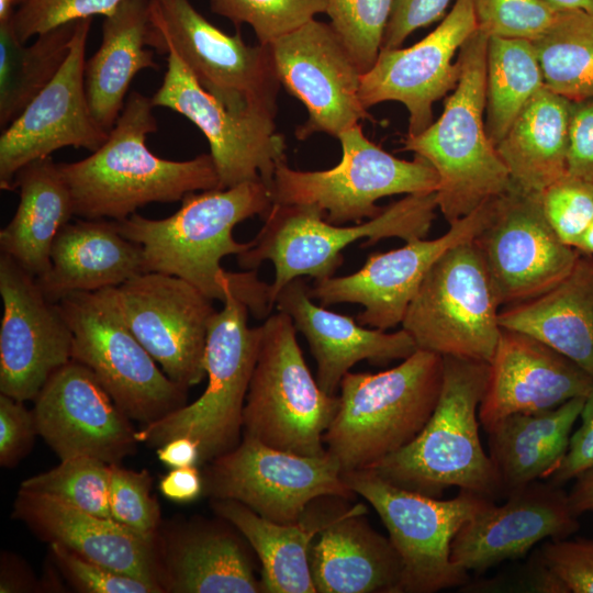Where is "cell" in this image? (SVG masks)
<instances>
[{
	"label": "cell",
	"instance_id": "6da1fadb",
	"mask_svg": "<svg viewBox=\"0 0 593 593\" xmlns=\"http://www.w3.org/2000/svg\"><path fill=\"white\" fill-rule=\"evenodd\" d=\"M180 209L164 219L134 213L114 221L125 238L142 246L145 272L178 277L211 300L224 301L228 283L253 316L270 314L269 284L256 270L227 271L221 261L250 247L233 236L234 227L255 215L264 217L273 202L270 188L262 181H247L226 189L188 193Z\"/></svg>",
	"mask_w": 593,
	"mask_h": 593
},
{
	"label": "cell",
	"instance_id": "7a4b0ae2",
	"mask_svg": "<svg viewBox=\"0 0 593 593\" xmlns=\"http://www.w3.org/2000/svg\"><path fill=\"white\" fill-rule=\"evenodd\" d=\"M154 108L152 98L131 92L103 145L81 160L57 164L76 216L121 221L149 203L220 188L211 154L169 160L148 149L147 136L157 130Z\"/></svg>",
	"mask_w": 593,
	"mask_h": 593
},
{
	"label": "cell",
	"instance_id": "3957f363",
	"mask_svg": "<svg viewBox=\"0 0 593 593\" xmlns=\"http://www.w3.org/2000/svg\"><path fill=\"white\" fill-rule=\"evenodd\" d=\"M437 404L417 436L369 470L402 489L439 499L457 486L492 500L503 497L492 460L479 435V407L490 365L443 356Z\"/></svg>",
	"mask_w": 593,
	"mask_h": 593
},
{
	"label": "cell",
	"instance_id": "277c9868",
	"mask_svg": "<svg viewBox=\"0 0 593 593\" xmlns=\"http://www.w3.org/2000/svg\"><path fill=\"white\" fill-rule=\"evenodd\" d=\"M477 29L458 54L460 76L439 119L403 139V150L426 159L438 176V210L448 224L473 212L511 184L510 174L485 127L486 47Z\"/></svg>",
	"mask_w": 593,
	"mask_h": 593
},
{
	"label": "cell",
	"instance_id": "5b68a950",
	"mask_svg": "<svg viewBox=\"0 0 593 593\" xmlns=\"http://www.w3.org/2000/svg\"><path fill=\"white\" fill-rule=\"evenodd\" d=\"M443 368V356L417 349L391 369L344 376L323 435L342 473L370 469L417 436L437 404Z\"/></svg>",
	"mask_w": 593,
	"mask_h": 593
},
{
	"label": "cell",
	"instance_id": "8992f818",
	"mask_svg": "<svg viewBox=\"0 0 593 593\" xmlns=\"http://www.w3.org/2000/svg\"><path fill=\"white\" fill-rule=\"evenodd\" d=\"M437 209L436 192L407 194L377 216L344 226L327 222L325 212L314 205L273 203L250 247L237 255V262L244 270L272 262L269 300L273 306L290 281L303 276L315 280L333 277L344 261L343 249L358 239H366V247L390 237L405 243L426 238Z\"/></svg>",
	"mask_w": 593,
	"mask_h": 593
},
{
	"label": "cell",
	"instance_id": "52a82bcc",
	"mask_svg": "<svg viewBox=\"0 0 593 593\" xmlns=\"http://www.w3.org/2000/svg\"><path fill=\"white\" fill-rule=\"evenodd\" d=\"M221 311L213 315L205 345L208 384L192 403L136 430L138 443L157 448L178 436L200 445L199 466L234 449L243 436V410L258 357L261 326L249 327V309L228 283Z\"/></svg>",
	"mask_w": 593,
	"mask_h": 593
},
{
	"label": "cell",
	"instance_id": "ba28073f",
	"mask_svg": "<svg viewBox=\"0 0 593 593\" xmlns=\"http://www.w3.org/2000/svg\"><path fill=\"white\" fill-rule=\"evenodd\" d=\"M260 326L243 436L301 456L326 455L323 435L338 411V394L326 393L313 378L288 314H270Z\"/></svg>",
	"mask_w": 593,
	"mask_h": 593
},
{
	"label": "cell",
	"instance_id": "9c48e42d",
	"mask_svg": "<svg viewBox=\"0 0 593 593\" xmlns=\"http://www.w3.org/2000/svg\"><path fill=\"white\" fill-rule=\"evenodd\" d=\"M72 333L71 359L89 368L115 404L146 425L183 406L174 382L126 325L114 288L78 292L58 302Z\"/></svg>",
	"mask_w": 593,
	"mask_h": 593
},
{
	"label": "cell",
	"instance_id": "30bf717a",
	"mask_svg": "<svg viewBox=\"0 0 593 593\" xmlns=\"http://www.w3.org/2000/svg\"><path fill=\"white\" fill-rule=\"evenodd\" d=\"M147 46L174 51L201 86L230 110L277 115L280 81L268 45L225 34L189 0H149Z\"/></svg>",
	"mask_w": 593,
	"mask_h": 593
},
{
	"label": "cell",
	"instance_id": "8fae6325",
	"mask_svg": "<svg viewBox=\"0 0 593 593\" xmlns=\"http://www.w3.org/2000/svg\"><path fill=\"white\" fill-rule=\"evenodd\" d=\"M337 138L342 159L331 169L301 171L286 160L278 164L270 188L275 204L314 205L327 222L344 225L380 214L377 201L384 197L437 191V172L426 159L396 158L368 139L359 123Z\"/></svg>",
	"mask_w": 593,
	"mask_h": 593
},
{
	"label": "cell",
	"instance_id": "7c38bea8",
	"mask_svg": "<svg viewBox=\"0 0 593 593\" xmlns=\"http://www.w3.org/2000/svg\"><path fill=\"white\" fill-rule=\"evenodd\" d=\"M342 475L371 504L389 533L403 567L400 593H434L469 582L468 572L450 559L451 541L494 500L467 490L450 500L430 497L391 484L369 469Z\"/></svg>",
	"mask_w": 593,
	"mask_h": 593
},
{
	"label": "cell",
	"instance_id": "4fadbf2b",
	"mask_svg": "<svg viewBox=\"0 0 593 593\" xmlns=\"http://www.w3.org/2000/svg\"><path fill=\"white\" fill-rule=\"evenodd\" d=\"M502 309L472 240L446 250L433 265L401 323L417 349L490 362Z\"/></svg>",
	"mask_w": 593,
	"mask_h": 593
},
{
	"label": "cell",
	"instance_id": "5bb4252c",
	"mask_svg": "<svg viewBox=\"0 0 593 593\" xmlns=\"http://www.w3.org/2000/svg\"><path fill=\"white\" fill-rule=\"evenodd\" d=\"M202 478L204 495L240 502L281 524L300 521L316 497L355 496L331 455L301 456L246 436L234 449L208 462Z\"/></svg>",
	"mask_w": 593,
	"mask_h": 593
},
{
	"label": "cell",
	"instance_id": "9a60e30c",
	"mask_svg": "<svg viewBox=\"0 0 593 593\" xmlns=\"http://www.w3.org/2000/svg\"><path fill=\"white\" fill-rule=\"evenodd\" d=\"M502 307L534 299L561 281L579 251L549 224L541 193L514 184L490 200L488 216L472 239Z\"/></svg>",
	"mask_w": 593,
	"mask_h": 593
},
{
	"label": "cell",
	"instance_id": "2e32d148",
	"mask_svg": "<svg viewBox=\"0 0 593 593\" xmlns=\"http://www.w3.org/2000/svg\"><path fill=\"white\" fill-rule=\"evenodd\" d=\"M167 70L152 97L154 107L170 109L190 120L210 145L220 189L247 181L271 188L276 168L286 160V141L275 119L254 112H236L205 90L174 52L167 53Z\"/></svg>",
	"mask_w": 593,
	"mask_h": 593
},
{
	"label": "cell",
	"instance_id": "e0dca14e",
	"mask_svg": "<svg viewBox=\"0 0 593 593\" xmlns=\"http://www.w3.org/2000/svg\"><path fill=\"white\" fill-rule=\"evenodd\" d=\"M120 312L132 333L163 371L188 390L206 376L204 357L212 300L189 282L143 272L114 288Z\"/></svg>",
	"mask_w": 593,
	"mask_h": 593
},
{
	"label": "cell",
	"instance_id": "ac0fdd59",
	"mask_svg": "<svg viewBox=\"0 0 593 593\" xmlns=\"http://www.w3.org/2000/svg\"><path fill=\"white\" fill-rule=\"evenodd\" d=\"M268 46L280 85L309 113L295 130L299 139L315 133L337 138L371 119L359 99L362 74L329 23L312 19Z\"/></svg>",
	"mask_w": 593,
	"mask_h": 593
},
{
	"label": "cell",
	"instance_id": "d6986e66",
	"mask_svg": "<svg viewBox=\"0 0 593 593\" xmlns=\"http://www.w3.org/2000/svg\"><path fill=\"white\" fill-rule=\"evenodd\" d=\"M91 18L77 22L69 54L56 76L0 136V188L12 190L16 172L64 147L91 153L108 139L93 118L85 88L86 44Z\"/></svg>",
	"mask_w": 593,
	"mask_h": 593
},
{
	"label": "cell",
	"instance_id": "ffe728a7",
	"mask_svg": "<svg viewBox=\"0 0 593 593\" xmlns=\"http://www.w3.org/2000/svg\"><path fill=\"white\" fill-rule=\"evenodd\" d=\"M0 295V392L21 402L35 400L52 374L71 360V329L35 277L2 253Z\"/></svg>",
	"mask_w": 593,
	"mask_h": 593
},
{
	"label": "cell",
	"instance_id": "44dd1931",
	"mask_svg": "<svg viewBox=\"0 0 593 593\" xmlns=\"http://www.w3.org/2000/svg\"><path fill=\"white\" fill-rule=\"evenodd\" d=\"M490 200L467 216L449 224L439 237L406 242L404 246L368 256L354 273L316 280L310 288L321 305L356 303L363 307L355 320L368 327L388 331L401 325L424 278L449 248L472 240L482 227Z\"/></svg>",
	"mask_w": 593,
	"mask_h": 593
},
{
	"label": "cell",
	"instance_id": "7402d4cb",
	"mask_svg": "<svg viewBox=\"0 0 593 593\" xmlns=\"http://www.w3.org/2000/svg\"><path fill=\"white\" fill-rule=\"evenodd\" d=\"M478 29L472 0H456L440 24L413 46L381 48L374 65L361 76L359 99L366 110L396 101L409 112L406 136L433 121V104L452 91L460 65L452 58Z\"/></svg>",
	"mask_w": 593,
	"mask_h": 593
},
{
	"label": "cell",
	"instance_id": "603a6c76",
	"mask_svg": "<svg viewBox=\"0 0 593 593\" xmlns=\"http://www.w3.org/2000/svg\"><path fill=\"white\" fill-rule=\"evenodd\" d=\"M38 435L60 460L86 456L109 465L136 450V430L96 374L70 360L34 400Z\"/></svg>",
	"mask_w": 593,
	"mask_h": 593
},
{
	"label": "cell",
	"instance_id": "cb8c5ba5",
	"mask_svg": "<svg viewBox=\"0 0 593 593\" xmlns=\"http://www.w3.org/2000/svg\"><path fill=\"white\" fill-rule=\"evenodd\" d=\"M505 499L500 506L488 503L454 537L450 559L468 573H483L546 538H568L580 529L562 485L537 480Z\"/></svg>",
	"mask_w": 593,
	"mask_h": 593
},
{
	"label": "cell",
	"instance_id": "d4e9b609",
	"mask_svg": "<svg viewBox=\"0 0 593 593\" xmlns=\"http://www.w3.org/2000/svg\"><path fill=\"white\" fill-rule=\"evenodd\" d=\"M489 380L479 407L488 432L515 413H537L586 398L593 378L574 361L539 339L510 328L501 329L489 362Z\"/></svg>",
	"mask_w": 593,
	"mask_h": 593
},
{
	"label": "cell",
	"instance_id": "484cf974",
	"mask_svg": "<svg viewBox=\"0 0 593 593\" xmlns=\"http://www.w3.org/2000/svg\"><path fill=\"white\" fill-rule=\"evenodd\" d=\"M13 517L44 541L65 546L91 562L152 583L165 592L158 537L146 538L111 517L23 489L14 501Z\"/></svg>",
	"mask_w": 593,
	"mask_h": 593
},
{
	"label": "cell",
	"instance_id": "4316f807",
	"mask_svg": "<svg viewBox=\"0 0 593 593\" xmlns=\"http://www.w3.org/2000/svg\"><path fill=\"white\" fill-rule=\"evenodd\" d=\"M275 305L291 317L295 329L306 338L317 366L316 381L331 395L337 394L344 376L357 362L368 360L384 366L404 360L417 350L414 339L403 328L388 333L316 305L302 278L286 284Z\"/></svg>",
	"mask_w": 593,
	"mask_h": 593
},
{
	"label": "cell",
	"instance_id": "83f0119b",
	"mask_svg": "<svg viewBox=\"0 0 593 593\" xmlns=\"http://www.w3.org/2000/svg\"><path fill=\"white\" fill-rule=\"evenodd\" d=\"M325 511L312 540L309 561L316 593H400L402 561L389 537L372 528L367 507L348 505Z\"/></svg>",
	"mask_w": 593,
	"mask_h": 593
},
{
	"label": "cell",
	"instance_id": "f1b7e54d",
	"mask_svg": "<svg viewBox=\"0 0 593 593\" xmlns=\"http://www.w3.org/2000/svg\"><path fill=\"white\" fill-rule=\"evenodd\" d=\"M145 272L142 246L122 236L113 220L65 224L51 249V266L35 277L45 298L58 303L78 292L115 288Z\"/></svg>",
	"mask_w": 593,
	"mask_h": 593
},
{
	"label": "cell",
	"instance_id": "f546056e",
	"mask_svg": "<svg viewBox=\"0 0 593 593\" xmlns=\"http://www.w3.org/2000/svg\"><path fill=\"white\" fill-rule=\"evenodd\" d=\"M230 527L195 522L159 544L165 592L262 593L248 542Z\"/></svg>",
	"mask_w": 593,
	"mask_h": 593
},
{
	"label": "cell",
	"instance_id": "4dcf8cb0",
	"mask_svg": "<svg viewBox=\"0 0 593 593\" xmlns=\"http://www.w3.org/2000/svg\"><path fill=\"white\" fill-rule=\"evenodd\" d=\"M500 325L528 334L593 378V256L579 254L570 272L540 295L500 311Z\"/></svg>",
	"mask_w": 593,
	"mask_h": 593
},
{
	"label": "cell",
	"instance_id": "1f68e13d",
	"mask_svg": "<svg viewBox=\"0 0 593 593\" xmlns=\"http://www.w3.org/2000/svg\"><path fill=\"white\" fill-rule=\"evenodd\" d=\"M584 401L575 398L552 410L511 414L486 432L489 456L503 497L548 479L559 467Z\"/></svg>",
	"mask_w": 593,
	"mask_h": 593
},
{
	"label": "cell",
	"instance_id": "d6a6232c",
	"mask_svg": "<svg viewBox=\"0 0 593 593\" xmlns=\"http://www.w3.org/2000/svg\"><path fill=\"white\" fill-rule=\"evenodd\" d=\"M149 0H124L104 16L98 51L86 60L85 88L91 113L110 132L124 105L133 78L143 69H158L148 49Z\"/></svg>",
	"mask_w": 593,
	"mask_h": 593
},
{
	"label": "cell",
	"instance_id": "836d02e7",
	"mask_svg": "<svg viewBox=\"0 0 593 593\" xmlns=\"http://www.w3.org/2000/svg\"><path fill=\"white\" fill-rule=\"evenodd\" d=\"M19 204L0 231L1 253L34 277L51 266V249L60 228L75 215L70 190L52 157L21 168L12 182Z\"/></svg>",
	"mask_w": 593,
	"mask_h": 593
},
{
	"label": "cell",
	"instance_id": "e575fe53",
	"mask_svg": "<svg viewBox=\"0 0 593 593\" xmlns=\"http://www.w3.org/2000/svg\"><path fill=\"white\" fill-rule=\"evenodd\" d=\"M212 508L247 540L257 555L261 564L262 593H316L309 552L323 526L325 512H313L309 504L300 521L281 524L234 500L212 499Z\"/></svg>",
	"mask_w": 593,
	"mask_h": 593
},
{
	"label": "cell",
	"instance_id": "d590c367",
	"mask_svg": "<svg viewBox=\"0 0 593 593\" xmlns=\"http://www.w3.org/2000/svg\"><path fill=\"white\" fill-rule=\"evenodd\" d=\"M570 104L544 87L495 145L512 184L542 193L567 174Z\"/></svg>",
	"mask_w": 593,
	"mask_h": 593
},
{
	"label": "cell",
	"instance_id": "8d00e7d4",
	"mask_svg": "<svg viewBox=\"0 0 593 593\" xmlns=\"http://www.w3.org/2000/svg\"><path fill=\"white\" fill-rule=\"evenodd\" d=\"M77 22L37 35L25 46L11 19L0 22V126L5 128L56 76L65 63Z\"/></svg>",
	"mask_w": 593,
	"mask_h": 593
},
{
	"label": "cell",
	"instance_id": "74e56055",
	"mask_svg": "<svg viewBox=\"0 0 593 593\" xmlns=\"http://www.w3.org/2000/svg\"><path fill=\"white\" fill-rule=\"evenodd\" d=\"M485 127L496 145L545 87L534 43L491 36L486 47Z\"/></svg>",
	"mask_w": 593,
	"mask_h": 593
},
{
	"label": "cell",
	"instance_id": "f35d334b",
	"mask_svg": "<svg viewBox=\"0 0 593 593\" xmlns=\"http://www.w3.org/2000/svg\"><path fill=\"white\" fill-rule=\"evenodd\" d=\"M545 87L570 101L593 98V14L560 10L533 41Z\"/></svg>",
	"mask_w": 593,
	"mask_h": 593
},
{
	"label": "cell",
	"instance_id": "ab89813d",
	"mask_svg": "<svg viewBox=\"0 0 593 593\" xmlns=\"http://www.w3.org/2000/svg\"><path fill=\"white\" fill-rule=\"evenodd\" d=\"M110 465L78 456L21 482L20 489L56 496L83 511L111 517L109 507Z\"/></svg>",
	"mask_w": 593,
	"mask_h": 593
},
{
	"label": "cell",
	"instance_id": "60d3db41",
	"mask_svg": "<svg viewBox=\"0 0 593 593\" xmlns=\"http://www.w3.org/2000/svg\"><path fill=\"white\" fill-rule=\"evenodd\" d=\"M393 0H326L325 13L361 74L376 63Z\"/></svg>",
	"mask_w": 593,
	"mask_h": 593
},
{
	"label": "cell",
	"instance_id": "b9f144b4",
	"mask_svg": "<svg viewBox=\"0 0 593 593\" xmlns=\"http://www.w3.org/2000/svg\"><path fill=\"white\" fill-rule=\"evenodd\" d=\"M210 7L235 25L248 24L268 45L325 13L326 0H210Z\"/></svg>",
	"mask_w": 593,
	"mask_h": 593
},
{
	"label": "cell",
	"instance_id": "7bdbcfd3",
	"mask_svg": "<svg viewBox=\"0 0 593 593\" xmlns=\"http://www.w3.org/2000/svg\"><path fill=\"white\" fill-rule=\"evenodd\" d=\"M478 29L490 37L535 41L556 20L559 9L545 0H472Z\"/></svg>",
	"mask_w": 593,
	"mask_h": 593
},
{
	"label": "cell",
	"instance_id": "ee69618b",
	"mask_svg": "<svg viewBox=\"0 0 593 593\" xmlns=\"http://www.w3.org/2000/svg\"><path fill=\"white\" fill-rule=\"evenodd\" d=\"M109 507L111 518L150 539L157 538L159 505L150 495L147 470L134 471L110 465Z\"/></svg>",
	"mask_w": 593,
	"mask_h": 593
},
{
	"label": "cell",
	"instance_id": "f6af8a7d",
	"mask_svg": "<svg viewBox=\"0 0 593 593\" xmlns=\"http://www.w3.org/2000/svg\"><path fill=\"white\" fill-rule=\"evenodd\" d=\"M545 215L570 247L593 221V182L566 174L541 193Z\"/></svg>",
	"mask_w": 593,
	"mask_h": 593
},
{
	"label": "cell",
	"instance_id": "bcb514c9",
	"mask_svg": "<svg viewBox=\"0 0 593 593\" xmlns=\"http://www.w3.org/2000/svg\"><path fill=\"white\" fill-rule=\"evenodd\" d=\"M124 0H23L11 23L18 38L25 43L64 24L93 15L108 16Z\"/></svg>",
	"mask_w": 593,
	"mask_h": 593
},
{
	"label": "cell",
	"instance_id": "7dc6e473",
	"mask_svg": "<svg viewBox=\"0 0 593 593\" xmlns=\"http://www.w3.org/2000/svg\"><path fill=\"white\" fill-rule=\"evenodd\" d=\"M562 593H593V539H550L532 557Z\"/></svg>",
	"mask_w": 593,
	"mask_h": 593
},
{
	"label": "cell",
	"instance_id": "c3c4849f",
	"mask_svg": "<svg viewBox=\"0 0 593 593\" xmlns=\"http://www.w3.org/2000/svg\"><path fill=\"white\" fill-rule=\"evenodd\" d=\"M51 552L64 574L86 593H161L160 588L91 562L65 546L49 544Z\"/></svg>",
	"mask_w": 593,
	"mask_h": 593
},
{
	"label": "cell",
	"instance_id": "681fc988",
	"mask_svg": "<svg viewBox=\"0 0 593 593\" xmlns=\"http://www.w3.org/2000/svg\"><path fill=\"white\" fill-rule=\"evenodd\" d=\"M38 428L34 411L0 394V465L14 467L33 447Z\"/></svg>",
	"mask_w": 593,
	"mask_h": 593
},
{
	"label": "cell",
	"instance_id": "f907efd6",
	"mask_svg": "<svg viewBox=\"0 0 593 593\" xmlns=\"http://www.w3.org/2000/svg\"><path fill=\"white\" fill-rule=\"evenodd\" d=\"M567 174L593 182V98L571 101Z\"/></svg>",
	"mask_w": 593,
	"mask_h": 593
},
{
	"label": "cell",
	"instance_id": "816d5d0a",
	"mask_svg": "<svg viewBox=\"0 0 593 593\" xmlns=\"http://www.w3.org/2000/svg\"><path fill=\"white\" fill-rule=\"evenodd\" d=\"M450 0H393L382 47L399 48L419 27L439 20Z\"/></svg>",
	"mask_w": 593,
	"mask_h": 593
},
{
	"label": "cell",
	"instance_id": "f5cc1de1",
	"mask_svg": "<svg viewBox=\"0 0 593 593\" xmlns=\"http://www.w3.org/2000/svg\"><path fill=\"white\" fill-rule=\"evenodd\" d=\"M580 417L581 425L571 434L562 461L546 479L555 484L563 485L593 468V390L585 398Z\"/></svg>",
	"mask_w": 593,
	"mask_h": 593
},
{
	"label": "cell",
	"instance_id": "db71d44e",
	"mask_svg": "<svg viewBox=\"0 0 593 593\" xmlns=\"http://www.w3.org/2000/svg\"><path fill=\"white\" fill-rule=\"evenodd\" d=\"M159 490L170 501L191 502L203 493V478L198 466L172 468L161 478Z\"/></svg>",
	"mask_w": 593,
	"mask_h": 593
},
{
	"label": "cell",
	"instance_id": "11a10c76",
	"mask_svg": "<svg viewBox=\"0 0 593 593\" xmlns=\"http://www.w3.org/2000/svg\"><path fill=\"white\" fill-rule=\"evenodd\" d=\"M158 459L170 468L199 466L200 445L189 436H178L157 449Z\"/></svg>",
	"mask_w": 593,
	"mask_h": 593
},
{
	"label": "cell",
	"instance_id": "9f6ffc18",
	"mask_svg": "<svg viewBox=\"0 0 593 593\" xmlns=\"http://www.w3.org/2000/svg\"><path fill=\"white\" fill-rule=\"evenodd\" d=\"M573 513L578 516L593 512V468L585 470L574 479L568 492Z\"/></svg>",
	"mask_w": 593,
	"mask_h": 593
},
{
	"label": "cell",
	"instance_id": "6f0895ef",
	"mask_svg": "<svg viewBox=\"0 0 593 593\" xmlns=\"http://www.w3.org/2000/svg\"><path fill=\"white\" fill-rule=\"evenodd\" d=\"M559 10H583L593 14V0H545Z\"/></svg>",
	"mask_w": 593,
	"mask_h": 593
},
{
	"label": "cell",
	"instance_id": "680465c9",
	"mask_svg": "<svg viewBox=\"0 0 593 593\" xmlns=\"http://www.w3.org/2000/svg\"><path fill=\"white\" fill-rule=\"evenodd\" d=\"M580 254L593 256V221L574 246Z\"/></svg>",
	"mask_w": 593,
	"mask_h": 593
},
{
	"label": "cell",
	"instance_id": "91938a15",
	"mask_svg": "<svg viewBox=\"0 0 593 593\" xmlns=\"http://www.w3.org/2000/svg\"><path fill=\"white\" fill-rule=\"evenodd\" d=\"M23 0H13L14 5L18 7Z\"/></svg>",
	"mask_w": 593,
	"mask_h": 593
}]
</instances>
